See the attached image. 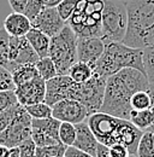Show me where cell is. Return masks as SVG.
I'll list each match as a JSON object with an SVG mask.
<instances>
[{
    "mask_svg": "<svg viewBox=\"0 0 154 157\" xmlns=\"http://www.w3.org/2000/svg\"><path fill=\"white\" fill-rule=\"evenodd\" d=\"M149 86L145 73L134 68L119 70L106 80L104 103L100 113L129 120L133 110L130 104L131 97L138 91H148Z\"/></svg>",
    "mask_w": 154,
    "mask_h": 157,
    "instance_id": "cell-1",
    "label": "cell"
},
{
    "mask_svg": "<svg viewBox=\"0 0 154 157\" xmlns=\"http://www.w3.org/2000/svg\"><path fill=\"white\" fill-rule=\"evenodd\" d=\"M87 122L99 143L108 147L115 144H122L128 147L130 155L136 154V149L143 131L135 127L129 120L99 111L89 115Z\"/></svg>",
    "mask_w": 154,
    "mask_h": 157,
    "instance_id": "cell-2",
    "label": "cell"
},
{
    "mask_svg": "<svg viewBox=\"0 0 154 157\" xmlns=\"http://www.w3.org/2000/svg\"><path fill=\"white\" fill-rule=\"evenodd\" d=\"M127 10L128 28L123 44L141 50L154 45V0H130Z\"/></svg>",
    "mask_w": 154,
    "mask_h": 157,
    "instance_id": "cell-3",
    "label": "cell"
},
{
    "mask_svg": "<svg viewBox=\"0 0 154 157\" xmlns=\"http://www.w3.org/2000/svg\"><path fill=\"white\" fill-rule=\"evenodd\" d=\"M124 68H134L145 73L143 50L118 41H105V51L93 67L94 73L107 78Z\"/></svg>",
    "mask_w": 154,
    "mask_h": 157,
    "instance_id": "cell-4",
    "label": "cell"
},
{
    "mask_svg": "<svg viewBox=\"0 0 154 157\" xmlns=\"http://www.w3.org/2000/svg\"><path fill=\"white\" fill-rule=\"evenodd\" d=\"M104 0H78L72 16L66 21L77 36H102L101 15Z\"/></svg>",
    "mask_w": 154,
    "mask_h": 157,
    "instance_id": "cell-5",
    "label": "cell"
},
{
    "mask_svg": "<svg viewBox=\"0 0 154 157\" xmlns=\"http://www.w3.org/2000/svg\"><path fill=\"white\" fill-rule=\"evenodd\" d=\"M77 39V34L69 24H65L57 35L51 38L48 56L54 62L58 75H68L70 68L78 60Z\"/></svg>",
    "mask_w": 154,
    "mask_h": 157,
    "instance_id": "cell-6",
    "label": "cell"
},
{
    "mask_svg": "<svg viewBox=\"0 0 154 157\" xmlns=\"http://www.w3.org/2000/svg\"><path fill=\"white\" fill-rule=\"evenodd\" d=\"M128 28L127 2L122 0H104L101 29L104 41L123 42Z\"/></svg>",
    "mask_w": 154,
    "mask_h": 157,
    "instance_id": "cell-7",
    "label": "cell"
},
{
    "mask_svg": "<svg viewBox=\"0 0 154 157\" xmlns=\"http://www.w3.org/2000/svg\"><path fill=\"white\" fill-rule=\"evenodd\" d=\"M31 121L33 117L28 114L25 106L20 104L11 123L0 133V144L7 147H13L31 138Z\"/></svg>",
    "mask_w": 154,
    "mask_h": 157,
    "instance_id": "cell-8",
    "label": "cell"
},
{
    "mask_svg": "<svg viewBox=\"0 0 154 157\" xmlns=\"http://www.w3.org/2000/svg\"><path fill=\"white\" fill-rule=\"evenodd\" d=\"M106 80V78H102L94 73L88 81L78 83L76 100L81 101L87 108L89 115L99 113L102 106Z\"/></svg>",
    "mask_w": 154,
    "mask_h": 157,
    "instance_id": "cell-9",
    "label": "cell"
},
{
    "mask_svg": "<svg viewBox=\"0 0 154 157\" xmlns=\"http://www.w3.org/2000/svg\"><path fill=\"white\" fill-rule=\"evenodd\" d=\"M78 83L69 75H57L46 81V98L45 101L53 106L56 103L63 99L76 100Z\"/></svg>",
    "mask_w": 154,
    "mask_h": 157,
    "instance_id": "cell-10",
    "label": "cell"
},
{
    "mask_svg": "<svg viewBox=\"0 0 154 157\" xmlns=\"http://www.w3.org/2000/svg\"><path fill=\"white\" fill-rule=\"evenodd\" d=\"M52 116L60 122L81 123L89 116L87 108L75 99H63L52 106Z\"/></svg>",
    "mask_w": 154,
    "mask_h": 157,
    "instance_id": "cell-11",
    "label": "cell"
},
{
    "mask_svg": "<svg viewBox=\"0 0 154 157\" xmlns=\"http://www.w3.org/2000/svg\"><path fill=\"white\" fill-rule=\"evenodd\" d=\"M38 53L29 44L25 36H10V47H9V59L10 69L15 64H35L38 60Z\"/></svg>",
    "mask_w": 154,
    "mask_h": 157,
    "instance_id": "cell-12",
    "label": "cell"
},
{
    "mask_svg": "<svg viewBox=\"0 0 154 157\" xmlns=\"http://www.w3.org/2000/svg\"><path fill=\"white\" fill-rule=\"evenodd\" d=\"M15 94L19 104L23 106L45 101L46 98V81L40 76L24 82L15 88Z\"/></svg>",
    "mask_w": 154,
    "mask_h": 157,
    "instance_id": "cell-13",
    "label": "cell"
},
{
    "mask_svg": "<svg viewBox=\"0 0 154 157\" xmlns=\"http://www.w3.org/2000/svg\"><path fill=\"white\" fill-rule=\"evenodd\" d=\"M105 51V41L99 36H78L77 58L92 67L95 65Z\"/></svg>",
    "mask_w": 154,
    "mask_h": 157,
    "instance_id": "cell-14",
    "label": "cell"
},
{
    "mask_svg": "<svg viewBox=\"0 0 154 157\" xmlns=\"http://www.w3.org/2000/svg\"><path fill=\"white\" fill-rule=\"evenodd\" d=\"M65 24L66 22L59 16L57 7H43L38 16L31 20V25L43 32L50 38L57 35Z\"/></svg>",
    "mask_w": 154,
    "mask_h": 157,
    "instance_id": "cell-15",
    "label": "cell"
},
{
    "mask_svg": "<svg viewBox=\"0 0 154 157\" xmlns=\"http://www.w3.org/2000/svg\"><path fill=\"white\" fill-rule=\"evenodd\" d=\"M76 126V139L72 146L77 149H81L93 156H96V150L99 141L94 136L93 131L90 129L87 121H83L81 123H77Z\"/></svg>",
    "mask_w": 154,
    "mask_h": 157,
    "instance_id": "cell-16",
    "label": "cell"
},
{
    "mask_svg": "<svg viewBox=\"0 0 154 157\" xmlns=\"http://www.w3.org/2000/svg\"><path fill=\"white\" fill-rule=\"evenodd\" d=\"M31 28V21L22 12H12L4 21V29L10 36H25Z\"/></svg>",
    "mask_w": 154,
    "mask_h": 157,
    "instance_id": "cell-17",
    "label": "cell"
},
{
    "mask_svg": "<svg viewBox=\"0 0 154 157\" xmlns=\"http://www.w3.org/2000/svg\"><path fill=\"white\" fill-rule=\"evenodd\" d=\"M25 38L29 41V44L33 46V48L35 50V52L38 53V56L40 58L48 56L50 44H51V38L48 35H46L43 32H41L38 28L33 27L27 33Z\"/></svg>",
    "mask_w": 154,
    "mask_h": 157,
    "instance_id": "cell-18",
    "label": "cell"
},
{
    "mask_svg": "<svg viewBox=\"0 0 154 157\" xmlns=\"http://www.w3.org/2000/svg\"><path fill=\"white\" fill-rule=\"evenodd\" d=\"M9 70L12 74V78H13V82H15L16 87L38 76L36 65L31 64V63H28V64H15Z\"/></svg>",
    "mask_w": 154,
    "mask_h": 157,
    "instance_id": "cell-19",
    "label": "cell"
},
{
    "mask_svg": "<svg viewBox=\"0 0 154 157\" xmlns=\"http://www.w3.org/2000/svg\"><path fill=\"white\" fill-rule=\"evenodd\" d=\"M59 127H60V121L54 118L53 116L46 118H33L31 121L33 129L41 131L58 140H59Z\"/></svg>",
    "mask_w": 154,
    "mask_h": 157,
    "instance_id": "cell-20",
    "label": "cell"
},
{
    "mask_svg": "<svg viewBox=\"0 0 154 157\" xmlns=\"http://www.w3.org/2000/svg\"><path fill=\"white\" fill-rule=\"evenodd\" d=\"M129 121L141 131H148L154 124V114L151 109L146 110H131Z\"/></svg>",
    "mask_w": 154,
    "mask_h": 157,
    "instance_id": "cell-21",
    "label": "cell"
},
{
    "mask_svg": "<svg viewBox=\"0 0 154 157\" xmlns=\"http://www.w3.org/2000/svg\"><path fill=\"white\" fill-rule=\"evenodd\" d=\"M93 74H94V70H93L92 65H89L84 62L77 60L76 63L70 68L68 75L77 83H83V82L88 81L92 78Z\"/></svg>",
    "mask_w": 154,
    "mask_h": 157,
    "instance_id": "cell-22",
    "label": "cell"
},
{
    "mask_svg": "<svg viewBox=\"0 0 154 157\" xmlns=\"http://www.w3.org/2000/svg\"><path fill=\"white\" fill-rule=\"evenodd\" d=\"M137 157H154V133L145 131L138 141L136 154Z\"/></svg>",
    "mask_w": 154,
    "mask_h": 157,
    "instance_id": "cell-23",
    "label": "cell"
},
{
    "mask_svg": "<svg viewBox=\"0 0 154 157\" xmlns=\"http://www.w3.org/2000/svg\"><path fill=\"white\" fill-rule=\"evenodd\" d=\"M35 65H36V69H38V76L42 78L45 81L51 80V78H53L54 76L58 75L54 62L51 59L50 56L38 58V60L35 63Z\"/></svg>",
    "mask_w": 154,
    "mask_h": 157,
    "instance_id": "cell-24",
    "label": "cell"
},
{
    "mask_svg": "<svg viewBox=\"0 0 154 157\" xmlns=\"http://www.w3.org/2000/svg\"><path fill=\"white\" fill-rule=\"evenodd\" d=\"M76 139V126L70 122H60L59 140L66 146H72Z\"/></svg>",
    "mask_w": 154,
    "mask_h": 157,
    "instance_id": "cell-25",
    "label": "cell"
},
{
    "mask_svg": "<svg viewBox=\"0 0 154 157\" xmlns=\"http://www.w3.org/2000/svg\"><path fill=\"white\" fill-rule=\"evenodd\" d=\"M143 65L149 85L154 86V45L143 48Z\"/></svg>",
    "mask_w": 154,
    "mask_h": 157,
    "instance_id": "cell-26",
    "label": "cell"
},
{
    "mask_svg": "<svg viewBox=\"0 0 154 157\" xmlns=\"http://www.w3.org/2000/svg\"><path fill=\"white\" fill-rule=\"evenodd\" d=\"M66 147L68 146L63 143L47 146H36V157H64Z\"/></svg>",
    "mask_w": 154,
    "mask_h": 157,
    "instance_id": "cell-27",
    "label": "cell"
},
{
    "mask_svg": "<svg viewBox=\"0 0 154 157\" xmlns=\"http://www.w3.org/2000/svg\"><path fill=\"white\" fill-rule=\"evenodd\" d=\"M131 108L133 110H146L152 106V97L148 91H138L131 97Z\"/></svg>",
    "mask_w": 154,
    "mask_h": 157,
    "instance_id": "cell-28",
    "label": "cell"
},
{
    "mask_svg": "<svg viewBox=\"0 0 154 157\" xmlns=\"http://www.w3.org/2000/svg\"><path fill=\"white\" fill-rule=\"evenodd\" d=\"M25 109L33 118H46L52 116V106L48 105L46 101H40L36 104L27 105Z\"/></svg>",
    "mask_w": 154,
    "mask_h": 157,
    "instance_id": "cell-29",
    "label": "cell"
},
{
    "mask_svg": "<svg viewBox=\"0 0 154 157\" xmlns=\"http://www.w3.org/2000/svg\"><path fill=\"white\" fill-rule=\"evenodd\" d=\"M9 47H10V35L4 28H1L0 29V65L5 68L10 65Z\"/></svg>",
    "mask_w": 154,
    "mask_h": 157,
    "instance_id": "cell-30",
    "label": "cell"
},
{
    "mask_svg": "<svg viewBox=\"0 0 154 157\" xmlns=\"http://www.w3.org/2000/svg\"><path fill=\"white\" fill-rule=\"evenodd\" d=\"M77 2H78V0H63L61 2H59L56 6L59 16L65 22L69 20L72 16V13L75 12L77 7Z\"/></svg>",
    "mask_w": 154,
    "mask_h": 157,
    "instance_id": "cell-31",
    "label": "cell"
},
{
    "mask_svg": "<svg viewBox=\"0 0 154 157\" xmlns=\"http://www.w3.org/2000/svg\"><path fill=\"white\" fill-rule=\"evenodd\" d=\"M19 106H20V104L16 103L12 106H10V108L0 111V133L4 129H6V127L11 123V121L13 120V117L16 116V114L18 111Z\"/></svg>",
    "mask_w": 154,
    "mask_h": 157,
    "instance_id": "cell-32",
    "label": "cell"
},
{
    "mask_svg": "<svg viewBox=\"0 0 154 157\" xmlns=\"http://www.w3.org/2000/svg\"><path fill=\"white\" fill-rule=\"evenodd\" d=\"M15 88H16V85L13 82L11 71L7 68L0 65V92L15 91Z\"/></svg>",
    "mask_w": 154,
    "mask_h": 157,
    "instance_id": "cell-33",
    "label": "cell"
},
{
    "mask_svg": "<svg viewBox=\"0 0 154 157\" xmlns=\"http://www.w3.org/2000/svg\"><path fill=\"white\" fill-rule=\"evenodd\" d=\"M31 139L34 140L36 146H47V145H54V144L60 143V140H58L56 138L51 137L38 129H33V128H31Z\"/></svg>",
    "mask_w": 154,
    "mask_h": 157,
    "instance_id": "cell-34",
    "label": "cell"
},
{
    "mask_svg": "<svg viewBox=\"0 0 154 157\" xmlns=\"http://www.w3.org/2000/svg\"><path fill=\"white\" fill-rule=\"evenodd\" d=\"M45 7L43 0H28V5L24 10V15L31 21L33 18H35L40 13V11Z\"/></svg>",
    "mask_w": 154,
    "mask_h": 157,
    "instance_id": "cell-35",
    "label": "cell"
},
{
    "mask_svg": "<svg viewBox=\"0 0 154 157\" xmlns=\"http://www.w3.org/2000/svg\"><path fill=\"white\" fill-rule=\"evenodd\" d=\"M18 147L19 157H36V144L31 138L20 143Z\"/></svg>",
    "mask_w": 154,
    "mask_h": 157,
    "instance_id": "cell-36",
    "label": "cell"
},
{
    "mask_svg": "<svg viewBox=\"0 0 154 157\" xmlns=\"http://www.w3.org/2000/svg\"><path fill=\"white\" fill-rule=\"evenodd\" d=\"M18 103L15 91H2L0 92V111L12 106L13 104Z\"/></svg>",
    "mask_w": 154,
    "mask_h": 157,
    "instance_id": "cell-37",
    "label": "cell"
},
{
    "mask_svg": "<svg viewBox=\"0 0 154 157\" xmlns=\"http://www.w3.org/2000/svg\"><path fill=\"white\" fill-rule=\"evenodd\" d=\"M110 155L111 157H130V152L127 146L122 144H115L110 146Z\"/></svg>",
    "mask_w": 154,
    "mask_h": 157,
    "instance_id": "cell-38",
    "label": "cell"
},
{
    "mask_svg": "<svg viewBox=\"0 0 154 157\" xmlns=\"http://www.w3.org/2000/svg\"><path fill=\"white\" fill-rule=\"evenodd\" d=\"M64 157H95L81 149H77L75 146H68L66 150H65V154Z\"/></svg>",
    "mask_w": 154,
    "mask_h": 157,
    "instance_id": "cell-39",
    "label": "cell"
},
{
    "mask_svg": "<svg viewBox=\"0 0 154 157\" xmlns=\"http://www.w3.org/2000/svg\"><path fill=\"white\" fill-rule=\"evenodd\" d=\"M9 4L11 6V9L13 10V12L23 13L28 5V0H9Z\"/></svg>",
    "mask_w": 154,
    "mask_h": 157,
    "instance_id": "cell-40",
    "label": "cell"
},
{
    "mask_svg": "<svg viewBox=\"0 0 154 157\" xmlns=\"http://www.w3.org/2000/svg\"><path fill=\"white\" fill-rule=\"evenodd\" d=\"M95 157H111V155H110V147L104 145V144H101V143H99Z\"/></svg>",
    "mask_w": 154,
    "mask_h": 157,
    "instance_id": "cell-41",
    "label": "cell"
},
{
    "mask_svg": "<svg viewBox=\"0 0 154 157\" xmlns=\"http://www.w3.org/2000/svg\"><path fill=\"white\" fill-rule=\"evenodd\" d=\"M148 92H149V94H151V97H152V106H151V110H152V113L154 114V86H149V88H148ZM148 131H151V132H153L154 133V124L148 129Z\"/></svg>",
    "mask_w": 154,
    "mask_h": 157,
    "instance_id": "cell-42",
    "label": "cell"
},
{
    "mask_svg": "<svg viewBox=\"0 0 154 157\" xmlns=\"http://www.w3.org/2000/svg\"><path fill=\"white\" fill-rule=\"evenodd\" d=\"M61 1L63 0H43V4H45V7H56Z\"/></svg>",
    "mask_w": 154,
    "mask_h": 157,
    "instance_id": "cell-43",
    "label": "cell"
},
{
    "mask_svg": "<svg viewBox=\"0 0 154 157\" xmlns=\"http://www.w3.org/2000/svg\"><path fill=\"white\" fill-rule=\"evenodd\" d=\"M10 155V147L0 144V157H9Z\"/></svg>",
    "mask_w": 154,
    "mask_h": 157,
    "instance_id": "cell-44",
    "label": "cell"
},
{
    "mask_svg": "<svg viewBox=\"0 0 154 157\" xmlns=\"http://www.w3.org/2000/svg\"><path fill=\"white\" fill-rule=\"evenodd\" d=\"M9 157H19V147L18 146L10 147V155H9Z\"/></svg>",
    "mask_w": 154,
    "mask_h": 157,
    "instance_id": "cell-45",
    "label": "cell"
},
{
    "mask_svg": "<svg viewBox=\"0 0 154 157\" xmlns=\"http://www.w3.org/2000/svg\"><path fill=\"white\" fill-rule=\"evenodd\" d=\"M122 1H124V2H128V1H130V0H122Z\"/></svg>",
    "mask_w": 154,
    "mask_h": 157,
    "instance_id": "cell-46",
    "label": "cell"
},
{
    "mask_svg": "<svg viewBox=\"0 0 154 157\" xmlns=\"http://www.w3.org/2000/svg\"><path fill=\"white\" fill-rule=\"evenodd\" d=\"M130 157H137L136 155H130Z\"/></svg>",
    "mask_w": 154,
    "mask_h": 157,
    "instance_id": "cell-47",
    "label": "cell"
}]
</instances>
